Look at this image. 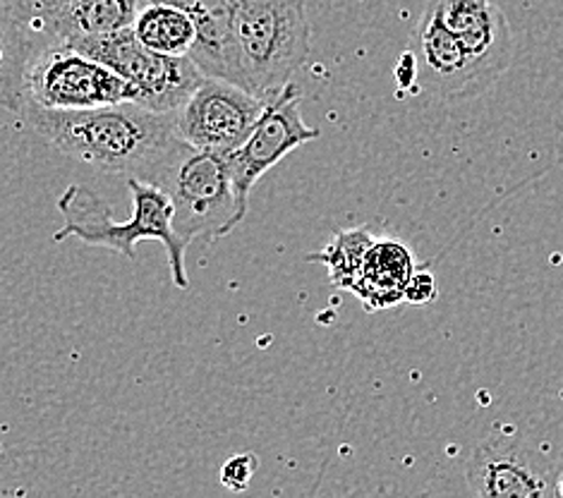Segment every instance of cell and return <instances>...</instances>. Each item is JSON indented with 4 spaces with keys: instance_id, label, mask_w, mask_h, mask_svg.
Masks as SVG:
<instances>
[{
    "instance_id": "cell-1",
    "label": "cell",
    "mask_w": 563,
    "mask_h": 498,
    "mask_svg": "<svg viewBox=\"0 0 563 498\" xmlns=\"http://www.w3.org/2000/svg\"><path fill=\"white\" fill-rule=\"evenodd\" d=\"M18 115L58 154L125 178L152 180L183 142L176 113L150 111L135 101L53 111L24 99Z\"/></svg>"
},
{
    "instance_id": "cell-2",
    "label": "cell",
    "mask_w": 563,
    "mask_h": 498,
    "mask_svg": "<svg viewBox=\"0 0 563 498\" xmlns=\"http://www.w3.org/2000/svg\"><path fill=\"white\" fill-rule=\"evenodd\" d=\"M132 195V217L125 223L111 219L109 201L101 199L87 185H68L58 197L56 207L63 217V228L53 235L56 242L77 237L89 247H101L123 254L135 262L137 245L142 240H156L168 254L170 278L176 288H190L185 252L187 242L173 231V204L158 185L142 178H125Z\"/></svg>"
},
{
    "instance_id": "cell-3",
    "label": "cell",
    "mask_w": 563,
    "mask_h": 498,
    "mask_svg": "<svg viewBox=\"0 0 563 498\" xmlns=\"http://www.w3.org/2000/svg\"><path fill=\"white\" fill-rule=\"evenodd\" d=\"M231 18L245 87L272 101L310 56L307 0H231Z\"/></svg>"
},
{
    "instance_id": "cell-4",
    "label": "cell",
    "mask_w": 563,
    "mask_h": 498,
    "mask_svg": "<svg viewBox=\"0 0 563 498\" xmlns=\"http://www.w3.org/2000/svg\"><path fill=\"white\" fill-rule=\"evenodd\" d=\"M150 182L168 195L173 231L187 245L197 237L213 242L243 223L225 156L195 150L183 140Z\"/></svg>"
},
{
    "instance_id": "cell-5",
    "label": "cell",
    "mask_w": 563,
    "mask_h": 498,
    "mask_svg": "<svg viewBox=\"0 0 563 498\" xmlns=\"http://www.w3.org/2000/svg\"><path fill=\"white\" fill-rule=\"evenodd\" d=\"M70 46L115 70L130 85V101L158 113H176L205 73L187 56H164L146 48L135 32L77 38Z\"/></svg>"
},
{
    "instance_id": "cell-6",
    "label": "cell",
    "mask_w": 563,
    "mask_h": 498,
    "mask_svg": "<svg viewBox=\"0 0 563 498\" xmlns=\"http://www.w3.org/2000/svg\"><path fill=\"white\" fill-rule=\"evenodd\" d=\"M24 99L53 111L101 109L130 101V85L109 65L70 44H48L26 70Z\"/></svg>"
},
{
    "instance_id": "cell-7",
    "label": "cell",
    "mask_w": 563,
    "mask_h": 498,
    "mask_svg": "<svg viewBox=\"0 0 563 498\" xmlns=\"http://www.w3.org/2000/svg\"><path fill=\"white\" fill-rule=\"evenodd\" d=\"M300 103L302 89L288 82L269 103H266L264 113L260 115L257 123H254L245 142L225 156L240 219L247 217V204L254 185H257L278 161H284L290 152L298 150V146L314 142L319 137V130L310 128L302 120Z\"/></svg>"
},
{
    "instance_id": "cell-8",
    "label": "cell",
    "mask_w": 563,
    "mask_h": 498,
    "mask_svg": "<svg viewBox=\"0 0 563 498\" xmlns=\"http://www.w3.org/2000/svg\"><path fill=\"white\" fill-rule=\"evenodd\" d=\"M266 103L231 79L205 75L176 111L178 134L195 150L228 156L245 142Z\"/></svg>"
},
{
    "instance_id": "cell-9",
    "label": "cell",
    "mask_w": 563,
    "mask_h": 498,
    "mask_svg": "<svg viewBox=\"0 0 563 498\" xmlns=\"http://www.w3.org/2000/svg\"><path fill=\"white\" fill-rule=\"evenodd\" d=\"M467 484L482 498H540L556 494V479L538 455L511 439L479 443L465 469Z\"/></svg>"
},
{
    "instance_id": "cell-10",
    "label": "cell",
    "mask_w": 563,
    "mask_h": 498,
    "mask_svg": "<svg viewBox=\"0 0 563 498\" xmlns=\"http://www.w3.org/2000/svg\"><path fill=\"white\" fill-rule=\"evenodd\" d=\"M418 42L429 73V89L439 97H473L487 89L471 53L441 15V0H429Z\"/></svg>"
},
{
    "instance_id": "cell-11",
    "label": "cell",
    "mask_w": 563,
    "mask_h": 498,
    "mask_svg": "<svg viewBox=\"0 0 563 498\" xmlns=\"http://www.w3.org/2000/svg\"><path fill=\"white\" fill-rule=\"evenodd\" d=\"M441 15L459 34L489 87L514 56V36L504 12L492 0H441Z\"/></svg>"
},
{
    "instance_id": "cell-12",
    "label": "cell",
    "mask_w": 563,
    "mask_h": 498,
    "mask_svg": "<svg viewBox=\"0 0 563 498\" xmlns=\"http://www.w3.org/2000/svg\"><path fill=\"white\" fill-rule=\"evenodd\" d=\"M42 48L24 0H0V109L20 113L32 58Z\"/></svg>"
},
{
    "instance_id": "cell-13",
    "label": "cell",
    "mask_w": 563,
    "mask_h": 498,
    "mask_svg": "<svg viewBox=\"0 0 563 498\" xmlns=\"http://www.w3.org/2000/svg\"><path fill=\"white\" fill-rule=\"evenodd\" d=\"M412 272L410 250L396 240H374L353 292L367 309H388L404 302V288Z\"/></svg>"
},
{
    "instance_id": "cell-14",
    "label": "cell",
    "mask_w": 563,
    "mask_h": 498,
    "mask_svg": "<svg viewBox=\"0 0 563 498\" xmlns=\"http://www.w3.org/2000/svg\"><path fill=\"white\" fill-rule=\"evenodd\" d=\"M130 30L164 56H190L197 42L195 15L178 0H142Z\"/></svg>"
},
{
    "instance_id": "cell-15",
    "label": "cell",
    "mask_w": 563,
    "mask_h": 498,
    "mask_svg": "<svg viewBox=\"0 0 563 498\" xmlns=\"http://www.w3.org/2000/svg\"><path fill=\"white\" fill-rule=\"evenodd\" d=\"M374 245V237L367 228H355V231L336 233L329 245L319 254H312L310 262L327 264L331 283L336 288L353 290L362 276L367 252Z\"/></svg>"
},
{
    "instance_id": "cell-16",
    "label": "cell",
    "mask_w": 563,
    "mask_h": 498,
    "mask_svg": "<svg viewBox=\"0 0 563 498\" xmlns=\"http://www.w3.org/2000/svg\"><path fill=\"white\" fill-rule=\"evenodd\" d=\"M257 467H260V457L254 453L231 455L221 467V484L228 491L243 494L247 491L254 473H257Z\"/></svg>"
},
{
    "instance_id": "cell-17",
    "label": "cell",
    "mask_w": 563,
    "mask_h": 498,
    "mask_svg": "<svg viewBox=\"0 0 563 498\" xmlns=\"http://www.w3.org/2000/svg\"><path fill=\"white\" fill-rule=\"evenodd\" d=\"M439 298L437 280L429 272H412L404 288V302H410L415 307L432 305Z\"/></svg>"
},
{
    "instance_id": "cell-18",
    "label": "cell",
    "mask_w": 563,
    "mask_h": 498,
    "mask_svg": "<svg viewBox=\"0 0 563 498\" xmlns=\"http://www.w3.org/2000/svg\"><path fill=\"white\" fill-rule=\"evenodd\" d=\"M415 77H418V63H415V56L412 53H404L400 56V63L396 67V79L400 87H410L415 82Z\"/></svg>"
},
{
    "instance_id": "cell-19",
    "label": "cell",
    "mask_w": 563,
    "mask_h": 498,
    "mask_svg": "<svg viewBox=\"0 0 563 498\" xmlns=\"http://www.w3.org/2000/svg\"><path fill=\"white\" fill-rule=\"evenodd\" d=\"M556 496H563V467H561V475L556 477Z\"/></svg>"
},
{
    "instance_id": "cell-20",
    "label": "cell",
    "mask_w": 563,
    "mask_h": 498,
    "mask_svg": "<svg viewBox=\"0 0 563 498\" xmlns=\"http://www.w3.org/2000/svg\"><path fill=\"white\" fill-rule=\"evenodd\" d=\"M228 3H231V0H228Z\"/></svg>"
}]
</instances>
